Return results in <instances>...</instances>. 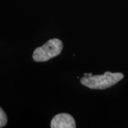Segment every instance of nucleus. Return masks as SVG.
Returning <instances> with one entry per match:
<instances>
[{"label": "nucleus", "instance_id": "20e7f679", "mask_svg": "<svg viewBox=\"0 0 128 128\" xmlns=\"http://www.w3.org/2000/svg\"><path fill=\"white\" fill-rule=\"evenodd\" d=\"M7 123V117L4 111L0 108V128H4Z\"/></svg>", "mask_w": 128, "mask_h": 128}, {"label": "nucleus", "instance_id": "f257e3e1", "mask_svg": "<svg viewBox=\"0 0 128 128\" xmlns=\"http://www.w3.org/2000/svg\"><path fill=\"white\" fill-rule=\"evenodd\" d=\"M123 77L122 73L107 71L102 75L84 76L80 79V82L83 86L91 89L102 90L112 87L120 81Z\"/></svg>", "mask_w": 128, "mask_h": 128}, {"label": "nucleus", "instance_id": "f03ea898", "mask_svg": "<svg viewBox=\"0 0 128 128\" xmlns=\"http://www.w3.org/2000/svg\"><path fill=\"white\" fill-rule=\"evenodd\" d=\"M63 49V43L58 38L50 39L41 47L36 48L33 54V59L44 62L59 55Z\"/></svg>", "mask_w": 128, "mask_h": 128}, {"label": "nucleus", "instance_id": "7ed1b4c3", "mask_svg": "<svg viewBox=\"0 0 128 128\" xmlns=\"http://www.w3.org/2000/svg\"><path fill=\"white\" fill-rule=\"evenodd\" d=\"M76 127L74 118L67 113L56 114L50 122L51 128H76Z\"/></svg>", "mask_w": 128, "mask_h": 128}]
</instances>
